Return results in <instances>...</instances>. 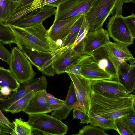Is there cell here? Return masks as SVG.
Instances as JSON below:
<instances>
[{"mask_svg": "<svg viewBox=\"0 0 135 135\" xmlns=\"http://www.w3.org/2000/svg\"><path fill=\"white\" fill-rule=\"evenodd\" d=\"M13 123L15 127L13 135H31L32 128L28 121L16 118Z\"/></svg>", "mask_w": 135, "mask_h": 135, "instance_id": "4316f807", "label": "cell"}, {"mask_svg": "<svg viewBox=\"0 0 135 135\" xmlns=\"http://www.w3.org/2000/svg\"><path fill=\"white\" fill-rule=\"evenodd\" d=\"M90 103V110L97 115L115 119L135 111V95L130 94L127 97H108L92 90Z\"/></svg>", "mask_w": 135, "mask_h": 135, "instance_id": "7a4b0ae2", "label": "cell"}, {"mask_svg": "<svg viewBox=\"0 0 135 135\" xmlns=\"http://www.w3.org/2000/svg\"><path fill=\"white\" fill-rule=\"evenodd\" d=\"M84 41V54L91 55L96 50L105 47L110 40L107 30L102 28L88 32Z\"/></svg>", "mask_w": 135, "mask_h": 135, "instance_id": "5bb4252c", "label": "cell"}, {"mask_svg": "<svg viewBox=\"0 0 135 135\" xmlns=\"http://www.w3.org/2000/svg\"><path fill=\"white\" fill-rule=\"evenodd\" d=\"M84 38L79 42L75 47H73L75 51L80 55L85 54L84 52Z\"/></svg>", "mask_w": 135, "mask_h": 135, "instance_id": "74e56055", "label": "cell"}, {"mask_svg": "<svg viewBox=\"0 0 135 135\" xmlns=\"http://www.w3.org/2000/svg\"><path fill=\"white\" fill-rule=\"evenodd\" d=\"M119 118L135 134V111Z\"/></svg>", "mask_w": 135, "mask_h": 135, "instance_id": "4dcf8cb0", "label": "cell"}, {"mask_svg": "<svg viewBox=\"0 0 135 135\" xmlns=\"http://www.w3.org/2000/svg\"><path fill=\"white\" fill-rule=\"evenodd\" d=\"M128 61H129L130 65L135 66V59L134 57L129 59Z\"/></svg>", "mask_w": 135, "mask_h": 135, "instance_id": "7bdbcfd3", "label": "cell"}, {"mask_svg": "<svg viewBox=\"0 0 135 135\" xmlns=\"http://www.w3.org/2000/svg\"><path fill=\"white\" fill-rule=\"evenodd\" d=\"M81 57L77 62L68 67L65 73H70L82 75L81 69L79 63V60Z\"/></svg>", "mask_w": 135, "mask_h": 135, "instance_id": "e575fe53", "label": "cell"}, {"mask_svg": "<svg viewBox=\"0 0 135 135\" xmlns=\"http://www.w3.org/2000/svg\"><path fill=\"white\" fill-rule=\"evenodd\" d=\"M34 0H21L20 4L17 6L15 10L19 8L23 7L26 8L31 6Z\"/></svg>", "mask_w": 135, "mask_h": 135, "instance_id": "f35d334b", "label": "cell"}, {"mask_svg": "<svg viewBox=\"0 0 135 135\" xmlns=\"http://www.w3.org/2000/svg\"><path fill=\"white\" fill-rule=\"evenodd\" d=\"M94 0H60L47 6L56 7L54 20L85 15Z\"/></svg>", "mask_w": 135, "mask_h": 135, "instance_id": "8992f818", "label": "cell"}, {"mask_svg": "<svg viewBox=\"0 0 135 135\" xmlns=\"http://www.w3.org/2000/svg\"><path fill=\"white\" fill-rule=\"evenodd\" d=\"M9 65L10 70L20 83H28L35 76L31 64L18 47L12 49Z\"/></svg>", "mask_w": 135, "mask_h": 135, "instance_id": "277c9868", "label": "cell"}, {"mask_svg": "<svg viewBox=\"0 0 135 135\" xmlns=\"http://www.w3.org/2000/svg\"><path fill=\"white\" fill-rule=\"evenodd\" d=\"M46 135L45 133L41 130L36 129L32 128L31 135Z\"/></svg>", "mask_w": 135, "mask_h": 135, "instance_id": "b9f144b4", "label": "cell"}, {"mask_svg": "<svg viewBox=\"0 0 135 135\" xmlns=\"http://www.w3.org/2000/svg\"><path fill=\"white\" fill-rule=\"evenodd\" d=\"M91 55L101 68L112 75L118 81L117 71L104 47L96 50Z\"/></svg>", "mask_w": 135, "mask_h": 135, "instance_id": "ffe728a7", "label": "cell"}, {"mask_svg": "<svg viewBox=\"0 0 135 135\" xmlns=\"http://www.w3.org/2000/svg\"><path fill=\"white\" fill-rule=\"evenodd\" d=\"M0 100V101H1ZM0 122L11 128L13 132L15 127L14 124L10 121L5 116L2 111L0 109Z\"/></svg>", "mask_w": 135, "mask_h": 135, "instance_id": "d590c367", "label": "cell"}, {"mask_svg": "<svg viewBox=\"0 0 135 135\" xmlns=\"http://www.w3.org/2000/svg\"><path fill=\"white\" fill-rule=\"evenodd\" d=\"M83 55L77 53L72 47L56 53L53 64L55 73L60 74L65 73L67 69L77 62Z\"/></svg>", "mask_w": 135, "mask_h": 135, "instance_id": "2e32d148", "label": "cell"}, {"mask_svg": "<svg viewBox=\"0 0 135 135\" xmlns=\"http://www.w3.org/2000/svg\"><path fill=\"white\" fill-rule=\"evenodd\" d=\"M85 15H81L72 26L68 35L62 42L60 49L63 50L72 46L77 39Z\"/></svg>", "mask_w": 135, "mask_h": 135, "instance_id": "603a6c76", "label": "cell"}, {"mask_svg": "<svg viewBox=\"0 0 135 135\" xmlns=\"http://www.w3.org/2000/svg\"><path fill=\"white\" fill-rule=\"evenodd\" d=\"M121 15H113L109 18L107 31L109 36L115 42L129 46L133 43L135 37L122 19Z\"/></svg>", "mask_w": 135, "mask_h": 135, "instance_id": "ba28073f", "label": "cell"}, {"mask_svg": "<svg viewBox=\"0 0 135 135\" xmlns=\"http://www.w3.org/2000/svg\"><path fill=\"white\" fill-rule=\"evenodd\" d=\"M21 50L31 63L43 74L54 76L55 73L53 64L56 52L42 51L23 46Z\"/></svg>", "mask_w": 135, "mask_h": 135, "instance_id": "52a82bcc", "label": "cell"}, {"mask_svg": "<svg viewBox=\"0 0 135 135\" xmlns=\"http://www.w3.org/2000/svg\"><path fill=\"white\" fill-rule=\"evenodd\" d=\"M28 122L32 128L42 131L46 135H64L68 127L62 122L46 113L29 115Z\"/></svg>", "mask_w": 135, "mask_h": 135, "instance_id": "5b68a950", "label": "cell"}, {"mask_svg": "<svg viewBox=\"0 0 135 135\" xmlns=\"http://www.w3.org/2000/svg\"><path fill=\"white\" fill-rule=\"evenodd\" d=\"M77 106L80 107L77 101L74 86L71 81L64 104L59 109L52 112L51 115L61 120L65 119L72 110Z\"/></svg>", "mask_w": 135, "mask_h": 135, "instance_id": "d6986e66", "label": "cell"}, {"mask_svg": "<svg viewBox=\"0 0 135 135\" xmlns=\"http://www.w3.org/2000/svg\"><path fill=\"white\" fill-rule=\"evenodd\" d=\"M34 93H30L25 95L11 104L5 109V111L9 112L12 114L23 111Z\"/></svg>", "mask_w": 135, "mask_h": 135, "instance_id": "484cf974", "label": "cell"}, {"mask_svg": "<svg viewBox=\"0 0 135 135\" xmlns=\"http://www.w3.org/2000/svg\"><path fill=\"white\" fill-rule=\"evenodd\" d=\"M44 95L46 101L50 105L52 112L59 109L64 102V101L57 98L47 92L46 90L44 91Z\"/></svg>", "mask_w": 135, "mask_h": 135, "instance_id": "f1b7e54d", "label": "cell"}, {"mask_svg": "<svg viewBox=\"0 0 135 135\" xmlns=\"http://www.w3.org/2000/svg\"><path fill=\"white\" fill-rule=\"evenodd\" d=\"M124 3V0H94L85 15L89 32L102 28L110 15H122Z\"/></svg>", "mask_w": 135, "mask_h": 135, "instance_id": "3957f363", "label": "cell"}, {"mask_svg": "<svg viewBox=\"0 0 135 135\" xmlns=\"http://www.w3.org/2000/svg\"><path fill=\"white\" fill-rule=\"evenodd\" d=\"M13 131L10 128L0 122V134L13 135Z\"/></svg>", "mask_w": 135, "mask_h": 135, "instance_id": "8d00e7d4", "label": "cell"}, {"mask_svg": "<svg viewBox=\"0 0 135 135\" xmlns=\"http://www.w3.org/2000/svg\"><path fill=\"white\" fill-rule=\"evenodd\" d=\"M0 41L3 44H8L10 46L12 43H15L20 49V45L8 25L0 21Z\"/></svg>", "mask_w": 135, "mask_h": 135, "instance_id": "cb8c5ba5", "label": "cell"}, {"mask_svg": "<svg viewBox=\"0 0 135 135\" xmlns=\"http://www.w3.org/2000/svg\"><path fill=\"white\" fill-rule=\"evenodd\" d=\"M56 9L53 6H45L37 8L30 14L20 18L13 25L21 27H26L43 22L51 16L55 15Z\"/></svg>", "mask_w": 135, "mask_h": 135, "instance_id": "4fadbf2b", "label": "cell"}, {"mask_svg": "<svg viewBox=\"0 0 135 135\" xmlns=\"http://www.w3.org/2000/svg\"><path fill=\"white\" fill-rule=\"evenodd\" d=\"M0 90L2 93L5 96H9L12 92L10 88L7 86L2 87Z\"/></svg>", "mask_w": 135, "mask_h": 135, "instance_id": "60d3db41", "label": "cell"}, {"mask_svg": "<svg viewBox=\"0 0 135 135\" xmlns=\"http://www.w3.org/2000/svg\"><path fill=\"white\" fill-rule=\"evenodd\" d=\"M9 96H5L2 93L1 90H0V100H1L3 99H5L8 97Z\"/></svg>", "mask_w": 135, "mask_h": 135, "instance_id": "f6af8a7d", "label": "cell"}, {"mask_svg": "<svg viewBox=\"0 0 135 135\" xmlns=\"http://www.w3.org/2000/svg\"><path fill=\"white\" fill-rule=\"evenodd\" d=\"M81 15L63 20H54L52 24L48 30L49 37L61 45L59 43L61 44L72 26Z\"/></svg>", "mask_w": 135, "mask_h": 135, "instance_id": "7c38bea8", "label": "cell"}, {"mask_svg": "<svg viewBox=\"0 0 135 135\" xmlns=\"http://www.w3.org/2000/svg\"><path fill=\"white\" fill-rule=\"evenodd\" d=\"M118 81L124 86L129 94L135 89V66L125 62L120 64L118 68Z\"/></svg>", "mask_w": 135, "mask_h": 135, "instance_id": "ac0fdd59", "label": "cell"}, {"mask_svg": "<svg viewBox=\"0 0 135 135\" xmlns=\"http://www.w3.org/2000/svg\"><path fill=\"white\" fill-rule=\"evenodd\" d=\"M89 27L86 29L84 32L76 39L72 47H75L79 42L84 38L89 32Z\"/></svg>", "mask_w": 135, "mask_h": 135, "instance_id": "ab89813d", "label": "cell"}, {"mask_svg": "<svg viewBox=\"0 0 135 135\" xmlns=\"http://www.w3.org/2000/svg\"><path fill=\"white\" fill-rule=\"evenodd\" d=\"M73 119H78L80 120V123H90V119L89 114L79 106L75 107L73 111Z\"/></svg>", "mask_w": 135, "mask_h": 135, "instance_id": "f546056e", "label": "cell"}, {"mask_svg": "<svg viewBox=\"0 0 135 135\" xmlns=\"http://www.w3.org/2000/svg\"><path fill=\"white\" fill-rule=\"evenodd\" d=\"M76 135H107L104 129L91 124L84 126Z\"/></svg>", "mask_w": 135, "mask_h": 135, "instance_id": "83f0119b", "label": "cell"}, {"mask_svg": "<svg viewBox=\"0 0 135 135\" xmlns=\"http://www.w3.org/2000/svg\"><path fill=\"white\" fill-rule=\"evenodd\" d=\"M67 74L73 83L77 101L80 108L88 114L91 109L92 81L87 79L81 75Z\"/></svg>", "mask_w": 135, "mask_h": 135, "instance_id": "9c48e42d", "label": "cell"}, {"mask_svg": "<svg viewBox=\"0 0 135 135\" xmlns=\"http://www.w3.org/2000/svg\"><path fill=\"white\" fill-rule=\"evenodd\" d=\"M134 0H124V3H129L130 2H133Z\"/></svg>", "mask_w": 135, "mask_h": 135, "instance_id": "7dc6e473", "label": "cell"}, {"mask_svg": "<svg viewBox=\"0 0 135 135\" xmlns=\"http://www.w3.org/2000/svg\"><path fill=\"white\" fill-rule=\"evenodd\" d=\"M44 0H35L32 4L31 6H35L41 3Z\"/></svg>", "mask_w": 135, "mask_h": 135, "instance_id": "ee69618b", "label": "cell"}, {"mask_svg": "<svg viewBox=\"0 0 135 135\" xmlns=\"http://www.w3.org/2000/svg\"><path fill=\"white\" fill-rule=\"evenodd\" d=\"M88 114L90 119V123L91 124L103 129H112L117 131L115 119L105 118L97 115L90 110Z\"/></svg>", "mask_w": 135, "mask_h": 135, "instance_id": "7402d4cb", "label": "cell"}, {"mask_svg": "<svg viewBox=\"0 0 135 135\" xmlns=\"http://www.w3.org/2000/svg\"><path fill=\"white\" fill-rule=\"evenodd\" d=\"M20 86V83L10 69L0 66V89L2 87L7 86L12 92H15Z\"/></svg>", "mask_w": 135, "mask_h": 135, "instance_id": "44dd1931", "label": "cell"}, {"mask_svg": "<svg viewBox=\"0 0 135 135\" xmlns=\"http://www.w3.org/2000/svg\"><path fill=\"white\" fill-rule=\"evenodd\" d=\"M44 90L35 93L23 112L29 115L46 113L51 112L50 105L45 99Z\"/></svg>", "mask_w": 135, "mask_h": 135, "instance_id": "e0dca14e", "label": "cell"}, {"mask_svg": "<svg viewBox=\"0 0 135 135\" xmlns=\"http://www.w3.org/2000/svg\"><path fill=\"white\" fill-rule=\"evenodd\" d=\"M128 46L124 44L110 41L104 47L117 73L121 63L133 57Z\"/></svg>", "mask_w": 135, "mask_h": 135, "instance_id": "9a60e30c", "label": "cell"}, {"mask_svg": "<svg viewBox=\"0 0 135 135\" xmlns=\"http://www.w3.org/2000/svg\"><path fill=\"white\" fill-rule=\"evenodd\" d=\"M59 0H57V1H59Z\"/></svg>", "mask_w": 135, "mask_h": 135, "instance_id": "c3c4849f", "label": "cell"}, {"mask_svg": "<svg viewBox=\"0 0 135 135\" xmlns=\"http://www.w3.org/2000/svg\"><path fill=\"white\" fill-rule=\"evenodd\" d=\"M81 75L85 78L94 81L112 80L113 76L101 68L91 55L84 54L80 59Z\"/></svg>", "mask_w": 135, "mask_h": 135, "instance_id": "30bf717a", "label": "cell"}, {"mask_svg": "<svg viewBox=\"0 0 135 135\" xmlns=\"http://www.w3.org/2000/svg\"><path fill=\"white\" fill-rule=\"evenodd\" d=\"M12 3L17 4V6L20 3L21 0H9Z\"/></svg>", "mask_w": 135, "mask_h": 135, "instance_id": "bcb514c9", "label": "cell"}, {"mask_svg": "<svg viewBox=\"0 0 135 135\" xmlns=\"http://www.w3.org/2000/svg\"><path fill=\"white\" fill-rule=\"evenodd\" d=\"M17 5L9 0H0V21L5 23L15 10Z\"/></svg>", "mask_w": 135, "mask_h": 135, "instance_id": "d4e9b609", "label": "cell"}, {"mask_svg": "<svg viewBox=\"0 0 135 135\" xmlns=\"http://www.w3.org/2000/svg\"><path fill=\"white\" fill-rule=\"evenodd\" d=\"M3 44L0 41V59L9 65L11 55V52L4 46Z\"/></svg>", "mask_w": 135, "mask_h": 135, "instance_id": "836d02e7", "label": "cell"}, {"mask_svg": "<svg viewBox=\"0 0 135 135\" xmlns=\"http://www.w3.org/2000/svg\"><path fill=\"white\" fill-rule=\"evenodd\" d=\"M117 132L121 135H135L129 128L122 121L120 118L115 119Z\"/></svg>", "mask_w": 135, "mask_h": 135, "instance_id": "1f68e13d", "label": "cell"}, {"mask_svg": "<svg viewBox=\"0 0 135 135\" xmlns=\"http://www.w3.org/2000/svg\"><path fill=\"white\" fill-rule=\"evenodd\" d=\"M121 17L129 28L133 35L135 37V15L133 12L127 16L122 15Z\"/></svg>", "mask_w": 135, "mask_h": 135, "instance_id": "d6a6232c", "label": "cell"}, {"mask_svg": "<svg viewBox=\"0 0 135 135\" xmlns=\"http://www.w3.org/2000/svg\"><path fill=\"white\" fill-rule=\"evenodd\" d=\"M7 25L19 44L20 50L23 46L42 51L57 52L61 47L49 37L48 30L43 22L24 28Z\"/></svg>", "mask_w": 135, "mask_h": 135, "instance_id": "6da1fadb", "label": "cell"}, {"mask_svg": "<svg viewBox=\"0 0 135 135\" xmlns=\"http://www.w3.org/2000/svg\"><path fill=\"white\" fill-rule=\"evenodd\" d=\"M91 88L95 93L108 97H123L130 94L117 80L104 79L92 81Z\"/></svg>", "mask_w": 135, "mask_h": 135, "instance_id": "8fae6325", "label": "cell"}]
</instances>
